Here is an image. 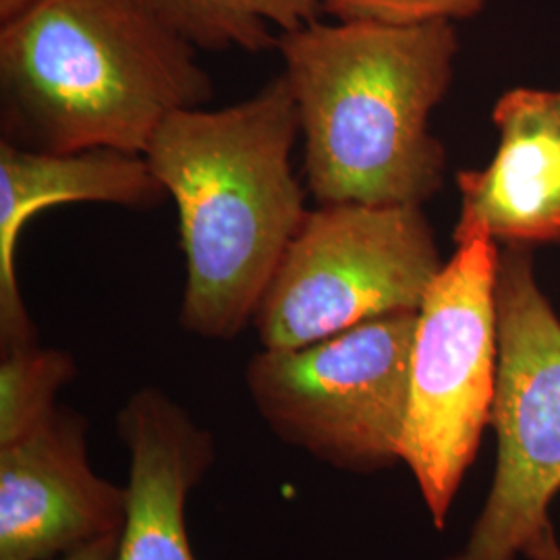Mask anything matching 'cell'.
Returning a JSON list of instances; mask_svg holds the SVG:
<instances>
[{
  "label": "cell",
  "instance_id": "9",
  "mask_svg": "<svg viewBox=\"0 0 560 560\" xmlns=\"http://www.w3.org/2000/svg\"><path fill=\"white\" fill-rule=\"evenodd\" d=\"M166 198L143 154L110 148L48 154L0 140V349L38 342L18 279V245L27 222L65 203L152 210Z\"/></svg>",
  "mask_w": 560,
  "mask_h": 560
},
{
  "label": "cell",
  "instance_id": "16",
  "mask_svg": "<svg viewBox=\"0 0 560 560\" xmlns=\"http://www.w3.org/2000/svg\"><path fill=\"white\" fill-rule=\"evenodd\" d=\"M523 555L529 560H560L559 540L550 521L529 540Z\"/></svg>",
  "mask_w": 560,
  "mask_h": 560
},
{
  "label": "cell",
  "instance_id": "10",
  "mask_svg": "<svg viewBox=\"0 0 560 560\" xmlns=\"http://www.w3.org/2000/svg\"><path fill=\"white\" fill-rule=\"evenodd\" d=\"M117 434L129 457L117 560H198L185 515L217 460L214 434L159 386H141L125 399Z\"/></svg>",
  "mask_w": 560,
  "mask_h": 560
},
{
  "label": "cell",
  "instance_id": "13",
  "mask_svg": "<svg viewBox=\"0 0 560 560\" xmlns=\"http://www.w3.org/2000/svg\"><path fill=\"white\" fill-rule=\"evenodd\" d=\"M78 378V361L55 347H18L0 358V446L32 434L59 407L60 390Z\"/></svg>",
  "mask_w": 560,
  "mask_h": 560
},
{
  "label": "cell",
  "instance_id": "15",
  "mask_svg": "<svg viewBox=\"0 0 560 560\" xmlns=\"http://www.w3.org/2000/svg\"><path fill=\"white\" fill-rule=\"evenodd\" d=\"M119 540L120 532H113L62 555L59 560H117Z\"/></svg>",
  "mask_w": 560,
  "mask_h": 560
},
{
  "label": "cell",
  "instance_id": "1",
  "mask_svg": "<svg viewBox=\"0 0 560 560\" xmlns=\"http://www.w3.org/2000/svg\"><path fill=\"white\" fill-rule=\"evenodd\" d=\"M300 110L282 73L224 108H185L145 150L175 201L185 289L180 328L233 340L256 310L307 214L293 168Z\"/></svg>",
  "mask_w": 560,
  "mask_h": 560
},
{
  "label": "cell",
  "instance_id": "17",
  "mask_svg": "<svg viewBox=\"0 0 560 560\" xmlns=\"http://www.w3.org/2000/svg\"><path fill=\"white\" fill-rule=\"evenodd\" d=\"M38 0H0V23L18 18L25 9H30Z\"/></svg>",
  "mask_w": 560,
  "mask_h": 560
},
{
  "label": "cell",
  "instance_id": "14",
  "mask_svg": "<svg viewBox=\"0 0 560 560\" xmlns=\"http://www.w3.org/2000/svg\"><path fill=\"white\" fill-rule=\"evenodd\" d=\"M492 0H320L324 15L335 21L378 25L457 23L480 15Z\"/></svg>",
  "mask_w": 560,
  "mask_h": 560
},
{
  "label": "cell",
  "instance_id": "18",
  "mask_svg": "<svg viewBox=\"0 0 560 560\" xmlns=\"http://www.w3.org/2000/svg\"><path fill=\"white\" fill-rule=\"evenodd\" d=\"M557 102H559V110H560V90L557 92Z\"/></svg>",
  "mask_w": 560,
  "mask_h": 560
},
{
  "label": "cell",
  "instance_id": "12",
  "mask_svg": "<svg viewBox=\"0 0 560 560\" xmlns=\"http://www.w3.org/2000/svg\"><path fill=\"white\" fill-rule=\"evenodd\" d=\"M198 50L266 52L318 20L320 0H131Z\"/></svg>",
  "mask_w": 560,
  "mask_h": 560
},
{
  "label": "cell",
  "instance_id": "6",
  "mask_svg": "<svg viewBox=\"0 0 560 560\" xmlns=\"http://www.w3.org/2000/svg\"><path fill=\"white\" fill-rule=\"evenodd\" d=\"M497 241L457 245L418 310L409 413L400 460L411 469L436 529L490 425L499 376Z\"/></svg>",
  "mask_w": 560,
  "mask_h": 560
},
{
  "label": "cell",
  "instance_id": "2",
  "mask_svg": "<svg viewBox=\"0 0 560 560\" xmlns=\"http://www.w3.org/2000/svg\"><path fill=\"white\" fill-rule=\"evenodd\" d=\"M277 50L314 200L423 206L441 191L446 152L430 115L453 81V23L316 20L279 34Z\"/></svg>",
  "mask_w": 560,
  "mask_h": 560
},
{
  "label": "cell",
  "instance_id": "4",
  "mask_svg": "<svg viewBox=\"0 0 560 560\" xmlns=\"http://www.w3.org/2000/svg\"><path fill=\"white\" fill-rule=\"evenodd\" d=\"M418 312L386 314L295 349H260L245 386L261 421L332 469L397 465L409 413Z\"/></svg>",
  "mask_w": 560,
  "mask_h": 560
},
{
  "label": "cell",
  "instance_id": "3",
  "mask_svg": "<svg viewBox=\"0 0 560 560\" xmlns=\"http://www.w3.org/2000/svg\"><path fill=\"white\" fill-rule=\"evenodd\" d=\"M212 98L198 48L131 0H38L0 23L2 141L25 150L145 154Z\"/></svg>",
  "mask_w": 560,
  "mask_h": 560
},
{
  "label": "cell",
  "instance_id": "8",
  "mask_svg": "<svg viewBox=\"0 0 560 560\" xmlns=\"http://www.w3.org/2000/svg\"><path fill=\"white\" fill-rule=\"evenodd\" d=\"M127 520V488L98 476L88 420L59 405L32 434L0 446V560H52Z\"/></svg>",
  "mask_w": 560,
  "mask_h": 560
},
{
  "label": "cell",
  "instance_id": "11",
  "mask_svg": "<svg viewBox=\"0 0 560 560\" xmlns=\"http://www.w3.org/2000/svg\"><path fill=\"white\" fill-rule=\"evenodd\" d=\"M501 143L483 168L457 175L455 245L486 235L511 245H560V110L557 92L515 88L492 110Z\"/></svg>",
  "mask_w": 560,
  "mask_h": 560
},
{
  "label": "cell",
  "instance_id": "5",
  "mask_svg": "<svg viewBox=\"0 0 560 560\" xmlns=\"http://www.w3.org/2000/svg\"><path fill=\"white\" fill-rule=\"evenodd\" d=\"M444 261L421 206L318 203L252 326L261 349H295L386 314L418 312Z\"/></svg>",
  "mask_w": 560,
  "mask_h": 560
},
{
  "label": "cell",
  "instance_id": "7",
  "mask_svg": "<svg viewBox=\"0 0 560 560\" xmlns=\"http://www.w3.org/2000/svg\"><path fill=\"white\" fill-rule=\"evenodd\" d=\"M497 310V471L465 546L442 560L517 559L560 490V320L521 245L499 258Z\"/></svg>",
  "mask_w": 560,
  "mask_h": 560
}]
</instances>
